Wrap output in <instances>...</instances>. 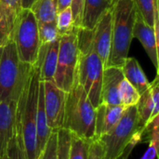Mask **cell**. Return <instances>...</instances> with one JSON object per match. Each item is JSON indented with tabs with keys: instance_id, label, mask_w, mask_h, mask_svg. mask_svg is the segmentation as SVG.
Returning <instances> with one entry per match:
<instances>
[{
	"instance_id": "f1b7e54d",
	"label": "cell",
	"mask_w": 159,
	"mask_h": 159,
	"mask_svg": "<svg viewBox=\"0 0 159 159\" xmlns=\"http://www.w3.org/2000/svg\"><path fill=\"white\" fill-rule=\"evenodd\" d=\"M58 134V159H68L70 146V133L64 129L57 131Z\"/></svg>"
},
{
	"instance_id": "4316f807",
	"label": "cell",
	"mask_w": 159,
	"mask_h": 159,
	"mask_svg": "<svg viewBox=\"0 0 159 159\" xmlns=\"http://www.w3.org/2000/svg\"><path fill=\"white\" fill-rule=\"evenodd\" d=\"M138 13L150 26L154 27V9L157 0H133Z\"/></svg>"
},
{
	"instance_id": "8fae6325",
	"label": "cell",
	"mask_w": 159,
	"mask_h": 159,
	"mask_svg": "<svg viewBox=\"0 0 159 159\" xmlns=\"http://www.w3.org/2000/svg\"><path fill=\"white\" fill-rule=\"evenodd\" d=\"M18 102H0V158L7 154L9 141L15 133Z\"/></svg>"
},
{
	"instance_id": "8992f818",
	"label": "cell",
	"mask_w": 159,
	"mask_h": 159,
	"mask_svg": "<svg viewBox=\"0 0 159 159\" xmlns=\"http://www.w3.org/2000/svg\"><path fill=\"white\" fill-rule=\"evenodd\" d=\"M142 129L136 105L127 107L117 124L109 132L98 138L104 147V159L118 158L130 143L134 134Z\"/></svg>"
},
{
	"instance_id": "3957f363",
	"label": "cell",
	"mask_w": 159,
	"mask_h": 159,
	"mask_svg": "<svg viewBox=\"0 0 159 159\" xmlns=\"http://www.w3.org/2000/svg\"><path fill=\"white\" fill-rule=\"evenodd\" d=\"M95 119L96 108L75 78L74 85L66 95L62 129L81 138L94 139Z\"/></svg>"
},
{
	"instance_id": "4dcf8cb0",
	"label": "cell",
	"mask_w": 159,
	"mask_h": 159,
	"mask_svg": "<svg viewBox=\"0 0 159 159\" xmlns=\"http://www.w3.org/2000/svg\"><path fill=\"white\" fill-rule=\"evenodd\" d=\"M84 2H85V0H72L71 9H72V12H73L74 24L77 28L81 27L83 8H84Z\"/></svg>"
},
{
	"instance_id": "ac0fdd59",
	"label": "cell",
	"mask_w": 159,
	"mask_h": 159,
	"mask_svg": "<svg viewBox=\"0 0 159 159\" xmlns=\"http://www.w3.org/2000/svg\"><path fill=\"white\" fill-rule=\"evenodd\" d=\"M51 132L52 130L48 125V120L45 112L43 82L40 81L36 110V159L39 158V156L44 150Z\"/></svg>"
},
{
	"instance_id": "44dd1931",
	"label": "cell",
	"mask_w": 159,
	"mask_h": 159,
	"mask_svg": "<svg viewBox=\"0 0 159 159\" xmlns=\"http://www.w3.org/2000/svg\"><path fill=\"white\" fill-rule=\"evenodd\" d=\"M30 9L38 23L55 21L58 13V0H35Z\"/></svg>"
},
{
	"instance_id": "5bb4252c",
	"label": "cell",
	"mask_w": 159,
	"mask_h": 159,
	"mask_svg": "<svg viewBox=\"0 0 159 159\" xmlns=\"http://www.w3.org/2000/svg\"><path fill=\"white\" fill-rule=\"evenodd\" d=\"M124 79L121 68L107 67L103 70L102 89H101V103L109 105H119V85Z\"/></svg>"
},
{
	"instance_id": "603a6c76",
	"label": "cell",
	"mask_w": 159,
	"mask_h": 159,
	"mask_svg": "<svg viewBox=\"0 0 159 159\" xmlns=\"http://www.w3.org/2000/svg\"><path fill=\"white\" fill-rule=\"evenodd\" d=\"M70 133V132H69ZM93 139H85L70 133L68 159H88L89 149Z\"/></svg>"
},
{
	"instance_id": "277c9868",
	"label": "cell",
	"mask_w": 159,
	"mask_h": 159,
	"mask_svg": "<svg viewBox=\"0 0 159 159\" xmlns=\"http://www.w3.org/2000/svg\"><path fill=\"white\" fill-rule=\"evenodd\" d=\"M32 65L20 61L15 44L9 40L0 58V102H18L27 82Z\"/></svg>"
},
{
	"instance_id": "83f0119b",
	"label": "cell",
	"mask_w": 159,
	"mask_h": 159,
	"mask_svg": "<svg viewBox=\"0 0 159 159\" xmlns=\"http://www.w3.org/2000/svg\"><path fill=\"white\" fill-rule=\"evenodd\" d=\"M38 159H58V134L52 131Z\"/></svg>"
},
{
	"instance_id": "ba28073f",
	"label": "cell",
	"mask_w": 159,
	"mask_h": 159,
	"mask_svg": "<svg viewBox=\"0 0 159 159\" xmlns=\"http://www.w3.org/2000/svg\"><path fill=\"white\" fill-rule=\"evenodd\" d=\"M113 7L107 10L92 30L78 28V48L81 52L93 50L102 60L105 68L111 48Z\"/></svg>"
},
{
	"instance_id": "4fadbf2b",
	"label": "cell",
	"mask_w": 159,
	"mask_h": 159,
	"mask_svg": "<svg viewBox=\"0 0 159 159\" xmlns=\"http://www.w3.org/2000/svg\"><path fill=\"white\" fill-rule=\"evenodd\" d=\"M140 124L143 128L148 122L159 115L158 75L151 83L150 87L140 95L136 104Z\"/></svg>"
},
{
	"instance_id": "7a4b0ae2",
	"label": "cell",
	"mask_w": 159,
	"mask_h": 159,
	"mask_svg": "<svg viewBox=\"0 0 159 159\" xmlns=\"http://www.w3.org/2000/svg\"><path fill=\"white\" fill-rule=\"evenodd\" d=\"M136 15L137 7L133 0H116L115 2L111 48L105 68H121L125 60L129 57Z\"/></svg>"
},
{
	"instance_id": "e575fe53",
	"label": "cell",
	"mask_w": 159,
	"mask_h": 159,
	"mask_svg": "<svg viewBox=\"0 0 159 159\" xmlns=\"http://www.w3.org/2000/svg\"><path fill=\"white\" fill-rule=\"evenodd\" d=\"M34 1L35 0H21V7L22 8H30Z\"/></svg>"
},
{
	"instance_id": "e0dca14e",
	"label": "cell",
	"mask_w": 159,
	"mask_h": 159,
	"mask_svg": "<svg viewBox=\"0 0 159 159\" xmlns=\"http://www.w3.org/2000/svg\"><path fill=\"white\" fill-rule=\"evenodd\" d=\"M60 39L49 44L41 45L38 57L40 59V81H53L59 52Z\"/></svg>"
},
{
	"instance_id": "cb8c5ba5",
	"label": "cell",
	"mask_w": 159,
	"mask_h": 159,
	"mask_svg": "<svg viewBox=\"0 0 159 159\" xmlns=\"http://www.w3.org/2000/svg\"><path fill=\"white\" fill-rule=\"evenodd\" d=\"M140 99V94L135 88L125 78L119 85V100L121 105L125 107L136 105Z\"/></svg>"
},
{
	"instance_id": "30bf717a",
	"label": "cell",
	"mask_w": 159,
	"mask_h": 159,
	"mask_svg": "<svg viewBox=\"0 0 159 159\" xmlns=\"http://www.w3.org/2000/svg\"><path fill=\"white\" fill-rule=\"evenodd\" d=\"M44 106L48 125L52 131L62 129L67 92L58 88L53 81L43 82Z\"/></svg>"
},
{
	"instance_id": "5b68a950",
	"label": "cell",
	"mask_w": 159,
	"mask_h": 159,
	"mask_svg": "<svg viewBox=\"0 0 159 159\" xmlns=\"http://www.w3.org/2000/svg\"><path fill=\"white\" fill-rule=\"evenodd\" d=\"M17 54L23 63L34 65L38 58L40 42L38 23L30 8H21L11 34Z\"/></svg>"
},
{
	"instance_id": "d6986e66",
	"label": "cell",
	"mask_w": 159,
	"mask_h": 159,
	"mask_svg": "<svg viewBox=\"0 0 159 159\" xmlns=\"http://www.w3.org/2000/svg\"><path fill=\"white\" fill-rule=\"evenodd\" d=\"M113 0H85L81 27L85 30H92L101 17L114 7Z\"/></svg>"
},
{
	"instance_id": "f35d334b",
	"label": "cell",
	"mask_w": 159,
	"mask_h": 159,
	"mask_svg": "<svg viewBox=\"0 0 159 159\" xmlns=\"http://www.w3.org/2000/svg\"><path fill=\"white\" fill-rule=\"evenodd\" d=\"M113 1H114V2H116V0H113Z\"/></svg>"
},
{
	"instance_id": "7402d4cb",
	"label": "cell",
	"mask_w": 159,
	"mask_h": 159,
	"mask_svg": "<svg viewBox=\"0 0 159 159\" xmlns=\"http://www.w3.org/2000/svg\"><path fill=\"white\" fill-rule=\"evenodd\" d=\"M7 155L8 156L9 159H28L26 155V150L23 143V137L21 132V127L20 123V119L17 116L16 117V128L15 133L12 139L9 141Z\"/></svg>"
},
{
	"instance_id": "9c48e42d",
	"label": "cell",
	"mask_w": 159,
	"mask_h": 159,
	"mask_svg": "<svg viewBox=\"0 0 159 159\" xmlns=\"http://www.w3.org/2000/svg\"><path fill=\"white\" fill-rule=\"evenodd\" d=\"M104 66L93 51H79L75 78L84 89L90 102L96 108L101 103V89Z\"/></svg>"
},
{
	"instance_id": "d6a6232c",
	"label": "cell",
	"mask_w": 159,
	"mask_h": 159,
	"mask_svg": "<svg viewBox=\"0 0 159 159\" xmlns=\"http://www.w3.org/2000/svg\"><path fill=\"white\" fill-rule=\"evenodd\" d=\"M72 0H58V12L71 7Z\"/></svg>"
},
{
	"instance_id": "1f68e13d",
	"label": "cell",
	"mask_w": 159,
	"mask_h": 159,
	"mask_svg": "<svg viewBox=\"0 0 159 159\" xmlns=\"http://www.w3.org/2000/svg\"><path fill=\"white\" fill-rule=\"evenodd\" d=\"M159 141H150L149 147L141 159H156L158 152Z\"/></svg>"
},
{
	"instance_id": "52a82bcc",
	"label": "cell",
	"mask_w": 159,
	"mask_h": 159,
	"mask_svg": "<svg viewBox=\"0 0 159 159\" xmlns=\"http://www.w3.org/2000/svg\"><path fill=\"white\" fill-rule=\"evenodd\" d=\"M78 28L74 27L70 32L61 35L58 61L53 78L55 85L65 92H69L74 85L78 61Z\"/></svg>"
},
{
	"instance_id": "836d02e7",
	"label": "cell",
	"mask_w": 159,
	"mask_h": 159,
	"mask_svg": "<svg viewBox=\"0 0 159 159\" xmlns=\"http://www.w3.org/2000/svg\"><path fill=\"white\" fill-rule=\"evenodd\" d=\"M134 147L135 146H133L131 144H129V146L123 152V159H129V156H130V154H131V152H132V150H133Z\"/></svg>"
},
{
	"instance_id": "d4e9b609",
	"label": "cell",
	"mask_w": 159,
	"mask_h": 159,
	"mask_svg": "<svg viewBox=\"0 0 159 159\" xmlns=\"http://www.w3.org/2000/svg\"><path fill=\"white\" fill-rule=\"evenodd\" d=\"M38 34L40 46L49 44L55 40L60 39L61 35L57 28L56 20L47 23H38Z\"/></svg>"
},
{
	"instance_id": "74e56055",
	"label": "cell",
	"mask_w": 159,
	"mask_h": 159,
	"mask_svg": "<svg viewBox=\"0 0 159 159\" xmlns=\"http://www.w3.org/2000/svg\"><path fill=\"white\" fill-rule=\"evenodd\" d=\"M116 159H123V154H122V155H121V156H120L118 158H116Z\"/></svg>"
},
{
	"instance_id": "9a60e30c",
	"label": "cell",
	"mask_w": 159,
	"mask_h": 159,
	"mask_svg": "<svg viewBox=\"0 0 159 159\" xmlns=\"http://www.w3.org/2000/svg\"><path fill=\"white\" fill-rule=\"evenodd\" d=\"M21 8V0H0V47L11 40L15 21Z\"/></svg>"
},
{
	"instance_id": "2e32d148",
	"label": "cell",
	"mask_w": 159,
	"mask_h": 159,
	"mask_svg": "<svg viewBox=\"0 0 159 159\" xmlns=\"http://www.w3.org/2000/svg\"><path fill=\"white\" fill-rule=\"evenodd\" d=\"M127 107L119 105H109L100 103L96 107L95 119V138L109 132L119 121Z\"/></svg>"
},
{
	"instance_id": "f546056e",
	"label": "cell",
	"mask_w": 159,
	"mask_h": 159,
	"mask_svg": "<svg viewBox=\"0 0 159 159\" xmlns=\"http://www.w3.org/2000/svg\"><path fill=\"white\" fill-rule=\"evenodd\" d=\"M88 159H104V147L98 138H94L90 143Z\"/></svg>"
},
{
	"instance_id": "484cf974",
	"label": "cell",
	"mask_w": 159,
	"mask_h": 159,
	"mask_svg": "<svg viewBox=\"0 0 159 159\" xmlns=\"http://www.w3.org/2000/svg\"><path fill=\"white\" fill-rule=\"evenodd\" d=\"M56 24H57V28H58L60 35H62L70 32L74 27H75L74 24L73 12H72L71 7H66L57 13Z\"/></svg>"
},
{
	"instance_id": "7c38bea8",
	"label": "cell",
	"mask_w": 159,
	"mask_h": 159,
	"mask_svg": "<svg viewBox=\"0 0 159 159\" xmlns=\"http://www.w3.org/2000/svg\"><path fill=\"white\" fill-rule=\"evenodd\" d=\"M133 37H136L143 45L147 55L158 72V39L156 36L154 27L150 26L138 13L136 15L133 32Z\"/></svg>"
},
{
	"instance_id": "8d00e7d4",
	"label": "cell",
	"mask_w": 159,
	"mask_h": 159,
	"mask_svg": "<svg viewBox=\"0 0 159 159\" xmlns=\"http://www.w3.org/2000/svg\"><path fill=\"white\" fill-rule=\"evenodd\" d=\"M2 49H3V47H0V58H1V54H2Z\"/></svg>"
},
{
	"instance_id": "ffe728a7",
	"label": "cell",
	"mask_w": 159,
	"mask_h": 159,
	"mask_svg": "<svg viewBox=\"0 0 159 159\" xmlns=\"http://www.w3.org/2000/svg\"><path fill=\"white\" fill-rule=\"evenodd\" d=\"M121 71L124 78L135 88L140 95L150 87L151 83L148 81L139 61L135 58L128 57L121 67Z\"/></svg>"
},
{
	"instance_id": "d590c367",
	"label": "cell",
	"mask_w": 159,
	"mask_h": 159,
	"mask_svg": "<svg viewBox=\"0 0 159 159\" xmlns=\"http://www.w3.org/2000/svg\"><path fill=\"white\" fill-rule=\"evenodd\" d=\"M0 159H9V157H8V156H7V155L6 154V155H5L4 157H1Z\"/></svg>"
},
{
	"instance_id": "6da1fadb",
	"label": "cell",
	"mask_w": 159,
	"mask_h": 159,
	"mask_svg": "<svg viewBox=\"0 0 159 159\" xmlns=\"http://www.w3.org/2000/svg\"><path fill=\"white\" fill-rule=\"evenodd\" d=\"M39 87L40 59L38 57L36 62L32 65L17 107V116L20 119L28 159H36V110Z\"/></svg>"
}]
</instances>
